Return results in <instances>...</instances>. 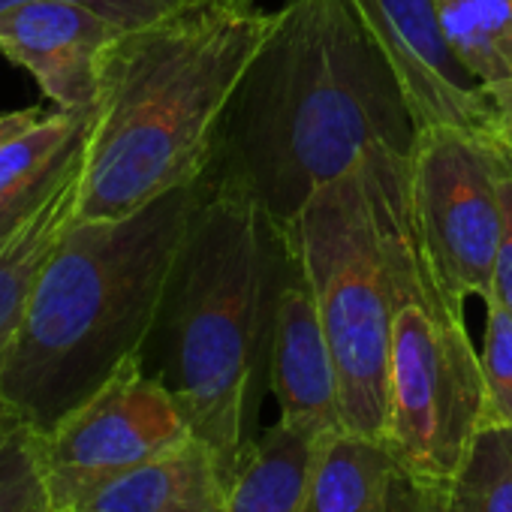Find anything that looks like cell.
<instances>
[{
	"instance_id": "11",
	"label": "cell",
	"mask_w": 512,
	"mask_h": 512,
	"mask_svg": "<svg viewBox=\"0 0 512 512\" xmlns=\"http://www.w3.org/2000/svg\"><path fill=\"white\" fill-rule=\"evenodd\" d=\"M269 389L287 425L323 437L344 431L332 350L290 223H287V256H284L275 326H272Z\"/></svg>"
},
{
	"instance_id": "6",
	"label": "cell",
	"mask_w": 512,
	"mask_h": 512,
	"mask_svg": "<svg viewBox=\"0 0 512 512\" xmlns=\"http://www.w3.org/2000/svg\"><path fill=\"white\" fill-rule=\"evenodd\" d=\"M338 374L347 434L380 440L389 422L392 287L362 160L290 220Z\"/></svg>"
},
{
	"instance_id": "20",
	"label": "cell",
	"mask_w": 512,
	"mask_h": 512,
	"mask_svg": "<svg viewBox=\"0 0 512 512\" xmlns=\"http://www.w3.org/2000/svg\"><path fill=\"white\" fill-rule=\"evenodd\" d=\"M479 356L485 377L482 428H512V314L494 299H485V344Z\"/></svg>"
},
{
	"instance_id": "22",
	"label": "cell",
	"mask_w": 512,
	"mask_h": 512,
	"mask_svg": "<svg viewBox=\"0 0 512 512\" xmlns=\"http://www.w3.org/2000/svg\"><path fill=\"white\" fill-rule=\"evenodd\" d=\"M389 512H461L452 494V485L443 482H419L404 476L395 467Z\"/></svg>"
},
{
	"instance_id": "19",
	"label": "cell",
	"mask_w": 512,
	"mask_h": 512,
	"mask_svg": "<svg viewBox=\"0 0 512 512\" xmlns=\"http://www.w3.org/2000/svg\"><path fill=\"white\" fill-rule=\"evenodd\" d=\"M0 512H52L43 434L19 419L0 428Z\"/></svg>"
},
{
	"instance_id": "12",
	"label": "cell",
	"mask_w": 512,
	"mask_h": 512,
	"mask_svg": "<svg viewBox=\"0 0 512 512\" xmlns=\"http://www.w3.org/2000/svg\"><path fill=\"white\" fill-rule=\"evenodd\" d=\"M217 497H226L220 464L202 440L190 437L187 443L94 485L76 506L91 512H172Z\"/></svg>"
},
{
	"instance_id": "24",
	"label": "cell",
	"mask_w": 512,
	"mask_h": 512,
	"mask_svg": "<svg viewBox=\"0 0 512 512\" xmlns=\"http://www.w3.org/2000/svg\"><path fill=\"white\" fill-rule=\"evenodd\" d=\"M91 130V127H88ZM85 148H88V136L73 148V154L64 160V166L52 175V178H46L43 184H37V187H31V190H19V193H10V196H0V238H7L52 190H55V184L67 175V169L85 154Z\"/></svg>"
},
{
	"instance_id": "26",
	"label": "cell",
	"mask_w": 512,
	"mask_h": 512,
	"mask_svg": "<svg viewBox=\"0 0 512 512\" xmlns=\"http://www.w3.org/2000/svg\"><path fill=\"white\" fill-rule=\"evenodd\" d=\"M10 419H13V416H10V413H7L4 407H0V428H4V425H7Z\"/></svg>"
},
{
	"instance_id": "16",
	"label": "cell",
	"mask_w": 512,
	"mask_h": 512,
	"mask_svg": "<svg viewBox=\"0 0 512 512\" xmlns=\"http://www.w3.org/2000/svg\"><path fill=\"white\" fill-rule=\"evenodd\" d=\"M395 461L380 440L338 431L326 440L302 512H389Z\"/></svg>"
},
{
	"instance_id": "8",
	"label": "cell",
	"mask_w": 512,
	"mask_h": 512,
	"mask_svg": "<svg viewBox=\"0 0 512 512\" xmlns=\"http://www.w3.org/2000/svg\"><path fill=\"white\" fill-rule=\"evenodd\" d=\"M193 437L190 422L145 356H130L88 401L43 434L52 512L76 506L94 485Z\"/></svg>"
},
{
	"instance_id": "25",
	"label": "cell",
	"mask_w": 512,
	"mask_h": 512,
	"mask_svg": "<svg viewBox=\"0 0 512 512\" xmlns=\"http://www.w3.org/2000/svg\"><path fill=\"white\" fill-rule=\"evenodd\" d=\"M172 512H226V497L205 500V503H193V506H181V509H172Z\"/></svg>"
},
{
	"instance_id": "18",
	"label": "cell",
	"mask_w": 512,
	"mask_h": 512,
	"mask_svg": "<svg viewBox=\"0 0 512 512\" xmlns=\"http://www.w3.org/2000/svg\"><path fill=\"white\" fill-rule=\"evenodd\" d=\"M461 512H512V428H482L452 482Z\"/></svg>"
},
{
	"instance_id": "17",
	"label": "cell",
	"mask_w": 512,
	"mask_h": 512,
	"mask_svg": "<svg viewBox=\"0 0 512 512\" xmlns=\"http://www.w3.org/2000/svg\"><path fill=\"white\" fill-rule=\"evenodd\" d=\"M91 115L58 106L52 112L31 106L0 115V196L31 190L52 178L88 136Z\"/></svg>"
},
{
	"instance_id": "1",
	"label": "cell",
	"mask_w": 512,
	"mask_h": 512,
	"mask_svg": "<svg viewBox=\"0 0 512 512\" xmlns=\"http://www.w3.org/2000/svg\"><path fill=\"white\" fill-rule=\"evenodd\" d=\"M404 88L350 0H287L220 121L208 172L290 223L371 148L410 157Z\"/></svg>"
},
{
	"instance_id": "10",
	"label": "cell",
	"mask_w": 512,
	"mask_h": 512,
	"mask_svg": "<svg viewBox=\"0 0 512 512\" xmlns=\"http://www.w3.org/2000/svg\"><path fill=\"white\" fill-rule=\"evenodd\" d=\"M121 31L67 0H19L0 10V55L28 70L58 109L91 115L100 58Z\"/></svg>"
},
{
	"instance_id": "14",
	"label": "cell",
	"mask_w": 512,
	"mask_h": 512,
	"mask_svg": "<svg viewBox=\"0 0 512 512\" xmlns=\"http://www.w3.org/2000/svg\"><path fill=\"white\" fill-rule=\"evenodd\" d=\"M329 437L284 419L250 437L226 485V512H302Z\"/></svg>"
},
{
	"instance_id": "13",
	"label": "cell",
	"mask_w": 512,
	"mask_h": 512,
	"mask_svg": "<svg viewBox=\"0 0 512 512\" xmlns=\"http://www.w3.org/2000/svg\"><path fill=\"white\" fill-rule=\"evenodd\" d=\"M82 172L85 154L7 238H0V368H4V359L25 323L31 296L37 290L49 256L76 214Z\"/></svg>"
},
{
	"instance_id": "4",
	"label": "cell",
	"mask_w": 512,
	"mask_h": 512,
	"mask_svg": "<svg viewBox=\"0 0 512 512\" xmlns=\"http://www.w3.org/2000/svg\"><path fill=\"white\" fill-rule=\"evenodd\" d=\"M205 175L208 187L157 320L166 332L160 377L229 485L250 443L256 386L272 353L287 223L211 172Z\"/></svg>"
},
{
	"instance_id": "5",
	"label": "cell",
	"mask_w": 512,
	"mask_h": 512,
	"mask_svg": "<svg viewBox=\"0 0 512 512\" xmlns=\"http://www.w3.org/2000/svg\"><path fill=\"white\" fill-rule=\"evenodd\" d=\"M362 172L392 287V371L383 446L404 476L452 485L482 431V356L467 335L464 308L440 284L416 229L410 157L371 148L362 157Z\"/></svg>"
},
{
	"instance_id": "21",
	"label": "cell",
	"mask_w": 512,
	"mask_h": 512,
	"mask_svg": "<svg viewBox=\"0 0 512 512\" xmlns=\"http://www.w3.org/2000/svg\"><path fill=\"white\" fill-rule=\"evenodd\" d=\"M500 202H503V235L494 263L491 296L512 314V142H503V172H500Z\"/></svg>"
},
{
	"instance_id": "15",
	"label": "cell",
	"mask_w": 512,
	"mask_h": 512,
	"mask_svg": "<svg viewBox=\"0 0 512 512\" xmlns=\"http://www.w3.org/2000/svg\"><path fill=\"white\" fill-rule=\"evenodd\" d=\"M452 55L494 100L512 142V0H434Z\"/></svg>"
},
{
	"instance_id": "9",
	"label": "cell",
	"mask_w": 512,
	"mask_h": 512,
	"mask_svg": "<svg viewBox=\"0 0 512 512\" xmlns=\"http://www.w3.org/2000/svg\"><path fill=\"white\" fill-rule=\"evenodd\" d=\"M350 7L389 58L416 130L446 124L509 142L494 100L452 55L434 0H350Z\"/></svg>"
},
{
	"instance_id": "27",
	"label": "cell",
	"mask_w": 512,
	"mask_h": 512,
	"mask_svg": "<svg viewBox=\"0 0 512 512\" xmlns=\"http://www.w3.org/2000/svg\"><path fill=\"white\" fill-rule=\"evenodd\" d=\"M55 512H91V509H82V506H67V509H55Z\"/></svg>"
},
{
	"instance_id": "23",
	"label": "cell",
	"mask_w": 512,
	"mask_h": 512,
	"mask_svg": "<svg viewBox=\"0 0 512 512\" xmlns=\"http://www.w3.org/2000/svg\"><path fill=\"white\" fill-rule=\"evenodd\" d=\"M19 0H0V10L13 7ZM67 4H79L109 22H115L118 28H139L145 22H154L157 16H163L166 10H172L181 0H67Z\"/></svg>"
},
{
	"instance_id": "2",
	"label": "cell",
	"mask_w": 512,
	"mask_h": 512,
	"mask_svg": "<svg viewBox=\"0 0 512 512\" xmlns=\"http://www.w3.org/2000/svg\"><path fill=\"white\" fill-rule=\"evenodd\" d=\"M278 13L260 0H181L124 28L100 58L76 220H115L199 181L220 121Z\"/></svg>"
},
{
	"instance_id": "3",
	"label": "cell",
	"mask_w": 512,
	"mask_h": 512,
	"mask_svg": "<svg viewBox=\"0 0 512 512\" xmlns=\"http://www.w3.org/2000/svg\"><path fill=\"white\" fill-rule=\"evenodd\" d=\"M208 175L115 220H70L0 368V407L49 434L145 356Z\"/></svg>"
},
{
	"instance_id": "7",
	"label": "cell",
	"mask_w": 512,
	"mask_h": 512,
	"mask_svg": "<svg viewBox=\"0 0 512 512\" xmlns=\"http://www.w3.org/2000/svg\"><path fill=\"white\" fill-rule=\"evenodd\" d=\"M503 142L461 127H422L410 151L416 229L446 293L464 308L491 296L503 235Z\"/></svg>"
}]
</instances>
